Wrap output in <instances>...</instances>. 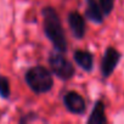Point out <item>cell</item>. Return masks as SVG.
I'll return each mask as SVG.
<instances>
[{
  "instance_id": "obj_7",
  "label": "cell",
  "mask_w": 124,
  "mask_h": 124,
  "mask_svg": "<svg viewBox=\"0 0 124 124\" xmlns=\"http://www.w3.org/2000/svg\"><path fill=\"white\" fill-rule=\"evenodd\" d=\"M85 3H86V9L84 12L85 20L95 24H102L106 17L99 4V0H85Z\"/></svg>"
},
{
  "instance_id": "obj_8",
  "label": "cell",
  "mask_w": 124,
  "mask_h": 124,
  "mask_svg": "<svg viewBox=\"0 0 124 124\" xmlns=\"http://www.w3.org/2000/svg\"><path fill=\"white\" fill-rule=\"evenodd\" d=\"M73 60L79 68H82L84 72H91L94 70V55L88 50H76L73 52Z\"/></svg>"
},
{
  "instance_id": "obj_10",
  "label": "cell",
  "mask_w": 124,
  "mask_h": 124,
  "mask_svg": "<svg viewBox=\"0 0 124 124\" xmlns=\"http://www.w3.org/2000/svg\"><path fill=\"white\" fill-rule=\"evenodd\" d=\"M11 96V86H10V80L8 77L0 74V97L1 99H10Z\"/></svg>"
},
{
  "instance_id": "obj_3",
  "label": "cell",
  "mask_w": 124,
  "mask_h": 124,
  "mask_svg": "<svg viewBox=\"0 0 124 124\" xmlns=\"http://www.w3.org/2000/svg\"><path fill=\"white\" fill-rule=\"evenodd\" d=\"M47 62L51 73L61 80L67 82L76 76V67L62 52H51L47 58Z\"/></svg>"
},
{
  "instance_id": "obj_4",
  "label": "cell",
  "mask_w": 124,
  "mask_h": 124,
  "mask_svg": "<svg viewBox=\"0 0 124 124\" xmlns=\"http://www.w3.org/2000/svg\"><path fill=\"white\" fill-rule=\"evenodd\" d=\"M122 60V52L114 46H107L100 63V72L103 79H108Z\"/></svg>"
},
{
  "instance_id": "obj_5",
  "label": "cell",
  "mask_w": 124,
  "mask_h": 124,
  "mask_svg": "<svg viewBox=\"0 0 124 124\" xmlns=\"http://www.w3.org/2000/svg\"><path fill=\"white\" fill-rule=\"evenodd\" d=\"M63 106L65 108L76 116H83L86 111V101L85 99L77 91L70 90L63 95Z\"/></svg>"
},
{
  "instance_id": "obj_9",
  "label": "cell",
  "mask_w": 124,
  "mask_h": 124,
  "mask_svg": "<svg viewBox=\"0 0 124 124\" xmlns=\"http://www.w3.org/2000/svg\"><path fill=\"white\" fill-rule=\"evenodd\" d=\"M108 122L106 116V106L102 100H97L86 119L88 124H106Z\"/></svg>"
},
{
  "instance_id": "obj_2",
  "label": "cell",
  "mask_w": 124,
  "mask_h": 124,
  "mask_svg": "<svg viewBox=\"0 0 124 124\" xmlns=\"http://www.w3.org/2000/svg\"><path fill=\"white\" fill-rule=\"evenodd\" d=\"M24 82L37 95L46 94L54 88V77L51 71L41 65L28 68L24 73Z\"/></svg>"
},
{
  "instance_id": "obj_1",
  "label": "cell",
  "mask_w": 124,
  "mask_h": 124,
  "mask_svg": "<svg viewBox=\"0 0 124 124\" xmlns=\"http://www.w3.org/2000/svg\"><path fill=\"white\" fill-rule=\"evenodd\" d=\"M41 16L45 37L49 39L56 51L66 54L68 50V41L58 12L52 6H44L41 10Z\"/></svg>"
},
{
  "instance_id": "obj_11",
  "label": "cell",
  "mask_w": 124,
  "mask_h": 124,
  "mask_svg": "<svg viewBox=\"0 0 124 124\" xmlns=\"http://www.w3.org/2000/svg\"><path fill=\"white\" fill-rule=\"evenodd\" d=\"M99 4L102 9V12H103L105 17H108L112 14V11L114 10L116 0H99Z\"/></svg>"
},
{
  "instance_id": "obj_6",
  "label": "cell",
  "mask_w": 124,
  "mask_h": 124,
  "mask_svg": "<svg viewBox=\"0 0 124 124\" xmlns=\"http://www.w3.org/2000/svg\"><path fill=\"white\" fill-rule=\"evenodd\" d=\"M67 22L73 38L82 40L86 34V21L79 11H71L67 15Z\"/></svg>"
}]
</instances>
